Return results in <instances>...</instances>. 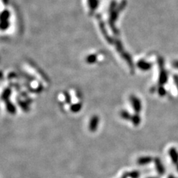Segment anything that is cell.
<instances>
[{"mask_svg": "<svg viewBox=\"0 0 178 178\" xmlns=\"http://www.w3.org/2000/svg\"><path fill=\"white\" fill-rule=\"evenodd\" d=\"M10 94V91L9 90V89H7V90H5V91L3 92V94H2V99H3V100H5V99H7L9 96H10V95H9Z\"/></svg>", "mask_w": 178, "mask_h": 178, "instance_id": "obj_3", "label": "cell"}, {"mask_svg": "<svg viewBox=\"0 0 178 178\" xmlns=\"http://www.w3.org/2000/svg\"><path fill=\"white\" fill-rule=\"evenodd\" d=\"M99 121H100V119H99V117L97 116H93L91 117L90 123H89V126H88V128L91 132L96 131V128L98 127Z\"/></svg>", "mask_w": 178, "mask_h": 178, "instance_id": "obj_1", "label": "cell"}, {"mask_svg": "<svg viewBox=\"0 0 178 178\" xmlns=\"http://www.w3.org/2000/svg\"><path fill=\"white\" fill-rule=\"evenodd\" d=\"M80 108H81V105L75 104V105H74L73 106H72L71 110L74 111V112H77V111H80Z\"/></svg>", "mask_w": 178, "mask_h": 178, "instance_id": "obj_4", "label": "cell"}, {"mask_svg": "<svg viewBox=\"0 0 178 178\" xmlns=\"http://www.w3.org/2000/svg\"><path fill=\"white\" fill-rule=\"evenodd\" d=\"M131 100L133 107L135 109V111H139L140 110V100L137 98H136V97H134V96H131Z\"/></svg>", "mask_w": 178, "mask_h": 178, "instance_id": "obj_2", "label": "cell"}]
</instances>
